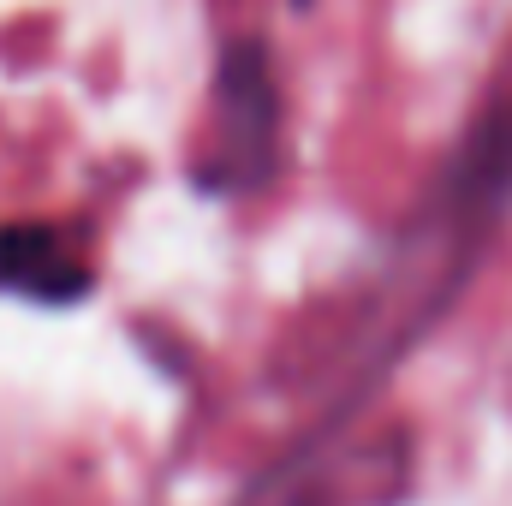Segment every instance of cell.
<instances>
[{
  "instance_id": "1",
  "label": "cell",
  "mask_w": 512,
  "mask_h": 506,
  "mask_svg": "<svg viewBox=\"0 0 512 506\" xmlns=\"http://www.w3.org/2000/svg\"><path fill=\"white\" fill-rule=\"evenodd\" d=\"M221 173L215 185L233 191V185H262L274 173V143H280V102H274V78H268V60L256 42L227 48L221 60Z\"/></svg>"
},
{
  "instance_id": "2",
  "label": "cell",
  "mask_w": 512,
  "mask_h": 506,
  "mask_svg": "<svg viewBox=\"0 0 512 506\" xmlns=\"http://www.w3.org/2000/svg\"><path fill=\"white\" fill-rule=\"evenodd\" d=\"M96 268L90 251L54 221H6L0 227V292L30 304H78Z\"/></svg>"
}]
</instances>
